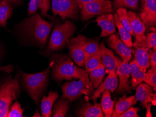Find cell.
<instances>
[{
    "label": "cell",
    "instance_id": "obj_1",
    "mask_svg": "<svg viewBox=\"0 0 156 117\" xmlns=\"http://www.w3.org/2000/svg\"><path fill=\"white\" fill-rule=\"evenodd\" d=\"M52 57V77L56 81L88 78L89 73L74 65L68 55L54 54Z\"/></svg>",
    "mask_w": 156,
    "mask_h": 117
},
{
    "label": "cell",
    "instance_id": "obj_2",
    "mask_svg": "<svg viewBox=\"0 0 156 117\" xmlns=\"http://www.w3.org/2000/svg\"><path fill=\"white\" fill-rule=\"evenodd\" d=\"M52 26V23L43 19L38 14L27 18L23 24L25 32L43 46L47 42Z\"/></svg>",
    "mask_w": 156,
    "mask_h": 117
},
{
    "label": "cell",
    "instance_id": "obj_3",
    "mask_svg": "<svg viewBox=\"0 0 156 117\" xmlns=\"http://www.w3.org/2000/svg\"><path fill=\"white\" fill-rule=\"evenodd\" d=\"M75 31V24L69 20H66L63 24L55 26L46 49V52L57 51L68 45L70 37Z\"/></svg>",
    "mask_w": 156,
    "mask_h": 117
},
{
    "label": "cell",
    "instance_id": "obj_4",
    "mask_svg": "<svg viewBox=\"0 0 156 117\" xmlns=\"http://www.w3.org/2000/svg\"><path fill=\"white\" fill-rule=\"evenodd\" d=\"M52 62L44 71L35 74L23 73V81L27 91L36 104L38 103L40 96L48 82V75Z\"/></svg>",
    "mask_w": 156,
    "mask_h": 117
},
{
    "label": "cell",
    "instance_id": "obj_5",
    "mask_svg": "<svg viewBox=\"0 0 156 117\" xmlns=\"http://www.w3.org/2000/svg\"><path fill=\"white\" fill-rule=\"evenodd\" d=\"M20 91L17 78L7 79L0 87V117H6L12 102Z\"/></svg>",
    "mask_w": 156,
    "mask_h": 117
},
{
    "label": "cell",
    "instance_id": "obj_6",
    "mask_svg": "<svg viewBox=\"0 0 156 117\" xmlns=\"http://www.w3.org/2000/svg\"><path fill=\"white\" fill-rule=\"evenodd\" d=\"M62 98L73 101L82 95L90 96L94 91L92 82L89 78H80L79 81L66 82L62 86Z\"/></svg>",
    "mask_w": 156,
    "mask_h": 117
},
{
    "label": "cell",
    "instance_id": "obj_7",
    "mask_svg": "<svg viewBox=\"0 0 156 117\" xmlns=\"http://www.w3.org/2000/svg\"><path fill=\"white\" fill-rule=\"evenodd\" d=\"M81 19L87 21L96 15L109 14L113 11L111 2L108 0H96L86 3L82 6Z\"/></svg>",
    "mask_w": 156,
    "mask_h": 117
},
{
    "label": "cell",
    "instance_id": "obj_8",
    "mask_svg": "<svg viewBox=\"0 0 156 117\" xmlns=\"http://www.w3.org/2000/svg\"><path fill=\"white\" fill-rule=\"evenodd\" d=\"M52 10L54 17L58 15L64 21L74 19L79 9L74 0H52Z\"/></svg>",
    "mask_w": 156,
    "mask_h": 117
},
{
    "label": "cell",
    "instance_id": "obj_9",
    "mask_svg": "<svg viewBox=\"0 0 156 117\" xmlns=\"http://www.w3.org/2000/svg\"><path fill=\"white\" fill-rule=\"evenodd\" d=\"M143 6L139 16L145 25L150 29L156 27V0H141Z\"/></svg>",
    "mask_w": 156,
    "mask_h": 117
},
{
    "label": "cell",
    "instance_id": "obj_10",
    "mask_svg": "<svg viewBox=\"0 0 156 117\" xmlns=\"http://www.w3.org/2000/svg\"><path fill=\"white\" fill-rule=\"evenodd\" d=\"M127 16L131 29L135 36L136 42L133 46L135 47H140L146 40V37L144 35L146 30L145 25L140 16L135 12L131 11L127 12Z\"/></svg>",
    "mask_w": 156,
    "mask_h": 117
},
{
    "label": "cell",
    "instance_id": "obj_11",
    "mask_svg": "<svg viewBox=\"0 0 156 117\" xmlns=\"http://www.w3.org/2000/svg\"><path fill=\"white\" fill-rule=\"evenodd\" d=\"M101 58L108 74L116 73L117 67L123 62V60L115 56L111 50L106 48L103 43L100 45Z\"/></svg>",
    "mask_w": 156,
    "mask_h": 117
},
{
    "label": "cell",
    "instance_id": "obj_12",
    "mask_svg": "<svg viewBox=\"0 0 156 117\" xmlns=\"http://www.w3.org/2000/svg\"><path fill=\"white\" fill-rule=\"evenodd\" d=\"M131 71V67L128 63L122 62L117 67L116 72L119 77V84L115 94L120 95L131 92L132 88L129 80Z\"/></svg>",
    "mask_w": 156,
    "mask_h": 117
},
{
    "label": "cell",
    "instance_id": "obj_13",
    "mask_svg": "<svg viewBox=\"0 0 156 117\" xmlns=\"http://www.w3.org/2000/svg\"><path fill=\"white\" fill-rule=\"evenodd\" d=\"M108 46L118 54L123 62L128 63L132 58V50L125 45L121 39L114 34H112L108 38Z\"/></svg>",
    "mask_w": 156,
    "mask_h": 117
},
{
    "label": "cell",
    "instance_id": "obj_14",
    "mask_svg": "<svg viewBox=\"0 0 156 117\" xmlns=\"http://www.w3.org/2000/svg\"><path fill=\"white\" fill-rule=\"evenodd\" d=\"M136 98L139 100L144 108H147L148 103H151L153 105H156V94L153 92L151 86L145 83H142L137 85Z\"/></svg>",
    "mask_w": 156,
    "mask_h": 117
},
{
    "label": "cell",
    "instance_id": "obj_15",
    "mask_svg": "<svg viewBox=\"0 0 156 117\" xmlns=\"http://www.w3.org/2000/svg\"><path fill=\"white\" fill-rule=\"evenodd\" d=\"M118 85V78L116 73L108 74L105 80L97 87L95 91H94L92 96L88 98V100L92 99L94 102H96L97 98L100 97L101 94L104 91L108 90L113 92L116 90Z\"/></svg>",
    "mask_w": 156,
    "mask_h": 117
},
{
    "label": "cell",
    "instance_id": "obj_16",
    "mask_svg": "<svg viewBox=\"0 0 156 117\" xmlns=\"http://www.w3.org/2000/svg\"><path fill=\"white\" fill-rule=\"evenodd\" d=\"M69 53L76 64L80 67L84 65V55L81 47L80 35L69 40L68 44Z\"/></svg>",
    "mask_w": 156,
    "mask_h": 117
},
{
    "label": "cell",
    "instance_id": "obj_17",
    "mask_svg": "<svg viewBox=\"0 0 156 117\" xmlns=\"http://www.w3.org/2000/svg\"><path fill=\"white\" fill-rule=\"evenodd\" d=\"M96 22L101 29L100 37H106L115 33L114 17L111 14L101 15L97 17Z\"/></svg>",
    "mask_w": 156,
    "mask_h": 117
},
{
    "label": "cell",
    "instance_id": "obj_18",
    "mask_svg": "<svg viewBox=\"0 0 156 117\" xmlns=\"http://www.w3.org/2000/svg\"><path fill=\"white\" fill-rule=\"evenodd\" d=\"M132 52L134 54V60L141 71L146 72L151 67L150 64L149 55L148 51L150 49L142 47H135Z\"/></svg>",
    "mask_w": 156,
    "mask_h": 117
},
{
    "label": "cell",
    "instance_id": "obj_19",
    "mask_svg": "<svg viewBox=\"0 0 156 117\" xmlns=\"http://www.w3.org/2000/svg\"><path fill=\"white\" fill-rule=\"evenodd\" d=\"M77 117H104L100 105L97 102L94 104L87 103L83 105L77 111Z\"/></svg>",
    "mask_w": 156,
    "mask_h": 117
},
{
    "label": "cell",
    "instance_id": "obj_20",
    "mask_svg": "<svg viewBox=\"0 0 156 117\" xmlns=\"http://www.w3.org/2000/svg\"><path fill=\"white\" fill-rule=\"evenodd\" d=\"M137 99L135 95L127 97L125 94L119 98L118 101L115 104V107L114 108L112 117H119L122 113L129 109V107L136 104Z\"/></svg>",
    "mask_w": 156,
    "mask_h": 117
},
{
    "label": "cell",
    "instance_id": "obj_21",
    "mask_svg": "<svg viewBox=\"0 0 156 117\" xmlns=\"http://www.w3.org/2000/svg\"><path fill=\"white\" fill-rule=\"evenodd\" d=\"M81 47L84 55V61L94 56L100 49L98 41L88 39L84 36L80 35Z\"/></svg>",
    "mask_w": 156,
    "mask_h": 117
},
{
    "label": "cell",
    "instance_id": "obj_22",
    "mask_svg": "<svg viewBox=\"0 0 156 117\" xmlns=\"http://www.w3.org/2000/svg\"><path fill=\"white\" fill-rule=\"evenodd\" d=\"M50 7V4L49 0H30L28 5V15L30 16L34 14L37 9H39L41 11L43 16L51 18L48 14Z\"/></svg>",
    "mask_w": 156,
    "mask_h": 117
},
{
    "label": "cell",
    "instance_id": "obj_23",
    "mask_svg": "<svg viewBox=\"0 0 156 117\" xmlns=\"http://www.w3.org/2000/svg\"><path fill=\"white\" fill-rule=\"evenodd\" d=\"M59 97L58 92L50 91L48 96H44L42 99L41 109L43 117H50L52 114V108L55 101Z\"/></svg>",
    "mask_w": 156,
    "mask_h": 117
},
{
    "label": "cell",
    "instance_id": "obj_24",
    "mask_svg": "<svg viewBox=\"0 0 156 117\" xmlns=\"http://www.w3.org/2000/svg\"><path fill=\"white\" fill-rule=\"evenodd\" d=\"M115 102L111 99V92L109 90L104 91L102 93L101 99V110L105 117L112 116Z\"/></svg>",
    "mask_w": 156,
    "mask_h": 117
},
{
    "label": "cell",
    "instance_id": "obj_25",
    "mask_svg": "<svg viewBox=\"0 0 156 117\" xmlns=\"http://www.w3.org/2000/svg\"><path fill=\"white\" fill-rule=\"evenodd\" d=\"M131 67V87L135 89L138 84L144 81L146 76V72L141 71L136 64L135 60L131 61L129 63Z\"/></svg>",
    "mask_w": 156,
    "mask_h": 117
},
{
    "label": "cell",
    "instance_id": "obj_26",
    "mask_svg": "<svg viewBox=\"0 0 156 117\" xmlns=\"http://www.w3.org/2000/svg\"><path fill=\"white\" fill-rule=\"evenodd\" d=\"M114 17L115 23L118 29L122 41L126 46L131 49L133 46L131 34L122 24L121 22H120V19L116 14L114 15Z\"/></svg>",
    "mask_w": 156,
    "mask_h": 117
},
{
    "label": "cell",
    "instance_id": "obj_27",
    "mask_svg": "<svg viewBox=\"0 0 156 117\" xmlns=\"http://www.w3.org/2000/svg\"><path fill=\"white\" fill-rule=\"evenodd\" d=\"M69 100L61 98L55 103L53 111L52 117H64L67 114L69 108Z\"/></svg>",
    "mask_w": 156,
    "mask_h": 117
},
{
    "label": "cell",
    "instance_id": "obj_28",
    "mask_svg": "<svg viewBox=\"0 0 156 117\" xmlns=\"http://www.w3.org/2000/svg\"><path fill=\"white\" fill-rule=\"evenodd\" d=\"M11 4L4 0H0V25L6 27L7 20L12 15Z\"/></svg>",
    "mask_w": 156,
    "mask_h": 117
},
{
    "label": "cell",
    "instance_id": "obj_29",
    "mask_svg": "<svg viewBox=\"0 0 156 117\" xmlns=\"http://www.w3.org/2000/svg\"><path fill=\"white\" fill-rule=\"evenodd\" d=\"M84 65L86 71L88 73L94 70L104 66L101 58L100 50H98V52L92 57L85 60Z\"/></svg>",
    "mask_w": 156,
    "mask_h": 117
},
{
    "label": "cell",
    "instance_id": "obj_30",
    "mask_svg": "<svg viewBox=\"0 0 156 117\" xmlns=\"http://www.w3.org/2000/svg\"><path fill=\"white\" fill-rule=\"evenodd\" d=\"M106 68L104 66L94 70L89 73L90 81L92 82L94 88H97L102 81L105 74Z\"/></svg>",
    "mask_w": 156,
    "mask_h": 117
},
{
    "label": "cell",
    "instance_id": "obj_31",
    "mask_svg": "<svg viewBox=\"0 0 156 117\" xmlns=\"http://www.w3.org/2000/svg\"><path fill=\"white\" fill-rule=\"evenodd\" d=\"M116 14L118 15L120 22L122 25L124 26V28L131 34V36L135 37L134 32L131 29L129 20L128 17L127 16V9L124 8L118 9H116Z\"/></svg>",
    "mask_w": 156,
    "mask_h": 117
},
{
    "label": "cell",
    "instance_id": "obj_32",
    "mask_svg": "<svg viewBox=\"0 0 156 117\" xmlns=\"http://www.w3.org/2000/svg\"><path fill=\"white\" fill-rule=\"evenodd\" d=\"M138 0H115L114 8L117 9L121 8H129L136 9L138 6Z\"/></svg>",
    "mask_w": 156,
    "mask_h": 117
},
{
    "label": "cell",
    "instance_id": "obj_33",
    "mask_svg": "<svg viewBox=\"0 0 156 117\" xmlns=\"http://www.w3.org/2000/svg\"><path fill=\"white\" fill-rule=\"evenodd\" d=\"M144 82L146 84L151 86L153 90H156V67H151L150 69L146 72V76Z\"/></svg>",
    "mask_w": 156,
    "mask_h": 117
},
{
    "label": "cell",
    "instance_id": "obj_34",
    "mask_svg": "<svg viewBox=\"0 0 156 117\" xmlns=\"http://www.w3.org/2000/svg\"><path fill=\"white\" fill-rule=\"evenodd\" d=\"M23 109L21 108V105L17 101H16L12 105L11 110L9 112L7 117H23Z\"/></svg>",
    "mask_w": 156,
    "mask_h": 117
},
{
    "label": "cell",
    "instance_id": "obj_35",
    "mask_svg": "<svg viewBox=\"0 0 156 117\" xmlns=\"http://www.w3.org/2000/svg\"><path fill=\"white\" fill-rule=\"evenodd\" d=\"M146 37V40L140 47L151 49L154 46H156V32L149 33Z\"/></svg>",
    "mask_w": 156,
    "mask_h": 117
},
{
    "label": "cell",
    "instance_id": "obj_36",
    "mask_svg": "<svg viewBox=\"0 0 156 117\" xmlns=\"http://www.w3.org/2000/svg\"><path fill=\"white\" fill-rule=\"evenodd\" d=\"M139 110V108L131 106L122 113L119 117H139V115L137 114V112Z\"/></svg>",
    "mask_w": 156,
    "mask_h": 117
},
{
    "label": "cell",
    "instance_id": "obj_37",
    "mask_svg": "<svg viewBox=\"0 0 156 117\" xmlns=\"http://www.w3.org/2000/svg\"><path fill=\"white\" fill-rule=\"evenodd\" d=\"M149 55L150 64L152 68L156 67V51L149 50L148 51Z\"/></svg>",
    "mask_w": 156,
    "mask_h": 117
},
{
    "label": "cell",
    "instance_id": "obj_38",
    "mask_svg": "<svg viewBox=\"0 0 156 117\" xmlns=\"http://www.w3.org/2000/svg\"><path fill=\"white\" fill-rule=\"evenodd\" d=\"M95 1L96 0H74L75 3L77 4L79 8L80 9L84 4L91 2Z\"/></svg>",
    "mask_w": 156,
    "mask_h": 117
},
{
    "label": "cell",
    "instance_id": "obj_39",
    "mask_svg": "<svg viewBox=\"0 0 156 117\" xmlns=\"http://www.w3.org/2000/svg\"><path fill=\"white\" fill-rule=\"evenodd\" d=\"M151 105L152 104L151 103H149L147 105V114H146V116L147 117H151Z\"/></svg>",
    "mask_w": 156,
    "mask_h": 117
},
{
    "label": "cell",
    "instance_id": "obj_40",
    "mask_svg": "<svg viewBox=\"0 0 156 117\" xmlns=\"http://www.w3.org/2000/svg\"><path fill=\"white\" fill-rule=\"evenodd\" d=\"M4 1L8 2L10 4H13L19 3L21 0H4Z\"/></svg>",
    "mask_w": 156,
    "mask_h": 117
},
{
    "label": "cell",
    "instance_id": "obj_41",
    "mask_svg": "<svg viewBox=\"0 0 156 117\" xmlns=\"http://www.w3.org/2000/svg\"><path fill=\"white\" fill-rule=\"evenodd\" d=\"M33 117H41L40 114H39V112L37 111L35 113V114L33 115Z\"/></svg>",
    "mask_w": 156,
    "mask_h": 117
}]
</instances>
